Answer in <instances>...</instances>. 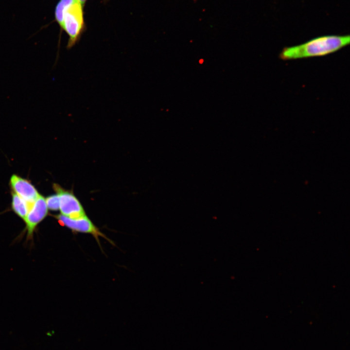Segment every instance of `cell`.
Masks as SVG:
<instances>
[{
    "mask_svg": "<svg viewBox=\"0 0 350 350\" xmlns=\"http://www.w3.org/2000/svg\"><path fill=\"white\" fill-rule=\"evenodd\" d=\"M13 190L18 196L32 206L39 194L34 186L27 180L13 175L10 179Z\"/></svg>",
    "mask_w": 350,
    "mask_h": 350,
    "instance_id": "6",
    "label": "cell"
},
{
    "mask_svg": "<svg viewBox=\"0 0 350 350\" xmlns=\"http://www.w3.org/2000/svg\"><path fill=\"white\" fill-rule=\"evenodd\" d=\"M82 5L84 4L86 0H78Z\"/></svg>",
    "mask_w": 350,
    "mask_h": 350,
    "instance_id": "10",
    "label": "cell"
},
{
    "mask_svg": "<svg viewBox=\"0 0 350 350\" xmlns=\"http://www.w3.org/2000/svg\"><path fill=\"white\" fill-rule=\"evenodd\" d=\"M47 214L48 208L45 199L39 194L24 219L28 239L33 238L35 228L46 217Z\"/></svg>",
    "mask_w": 350,
    "mask_h": 350,
    "instance_id": "5",
    "label": "cell"
},
{
    "mask_svg": "<svg viewBox=\"0 0 350 350\" xmlns=\"http://www.w3.org/2000/svg\"><path fill=\"white\" fill-rule=\"evenodd\" d=\"M45 200L48 209L53 211L59 209V199L57 194L47 197Z\"/></svg>",
    "mask_w": 350,
    "mask_h": 350,
    "instance_id": "9",
    "label": "cell"
},
{
    "mask_svg": "<svg viewBox=\"0 0 350 350\" xmlns=\"http://www.w3.org/2000/svg\"><path fill=\"white\" fill-rule=\"evenodd\" d=\"M76 0H60L57 4L55 11V18L62 28L64 14L67 8Z\"/></svg>",
    "mask_w": 350,
    "mask_h": 350,
    "instance_id": "8",
    "label": "cell"
},
{
    "mask_svg": "<svg viewBox=\"0 0 350 350\" xmlns=\"http://www.w3.org/2000/svg\"><path fill=\"white\" fill-rule=\"evenodd\" d=\"M54 217L61 225L66 226L73 231L91 234L100 246L99 237L105 238L113 244L111 241L100 231L87 215L76 219H72L61 214Z\"/></svg>",
    "mask_w": 350,
    "mask_h": 350,
    "instance_id": "4",
    "label": "cell"
},
{
    "mask_svg": "<svg viewBox=\"0 0 350 350\" xmlns=\"http://www.w3.org/2000/svg\"><path fill=\"white\" fill-rule=\"evenodd\" d=\"M32 207L16 193H12V209L23 220H24Z\"/></svg>",
    "mask_w": 350,
    "mask_h": 350,
    "instance_id": "7",
    "label": "cell"
},
{
    "mask_svg": "<svg viewBox=\"0 0 350 350\" xmlns=\"http://www.w3.org/2000/svg\"><path fill=\"white\" fill-rule=\"evenodd\" d=\"M76 0L66 10L64 16L62 28L69 36L67 46L70 49L77 42L84 29V19L82 6Z\"/></svg>",
    "mask_w": 350,
    "mask_h": 350,
    "instance_id": "2",
    "label": "cell"
},
{
    "mask_svg": "<svg viewBox=\"0 0 350 350\" xmlns=\"http://www.w3.org/2000/svg\"><path fill=\"white\" fill-rule=\"evenodd\" d=\"M53 188L59 197L61 214L72 219L86 215L82 205L72 192L66 190L55 183L53 184Z\"/></svg>",
    "mask_w": 350,
    "mask_h": 350,
    "instance_id": "3",
    "label": "cell"
},
{
    "mask_svg": "<svg viewBox=\"0 0 350 350\" xmlns=\"http://www.w3.org/2000/svg\"><path fill=\"white\" fill-rule=\"evenodd\" d=\"M350 42L349 35L320 36L298 45L283 48L279 57L288 60L324 56L339 50Z\"/></svg>",
    "mask_w": 350,
    "mask_h": 350,
    "instance_id": "1",
    "label": "cell"
}]
</instances>
